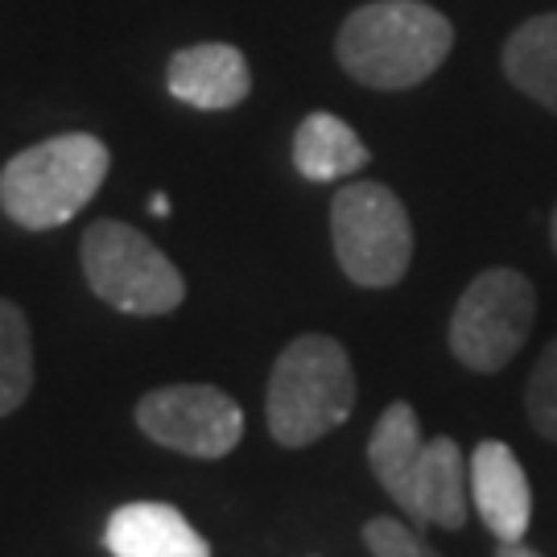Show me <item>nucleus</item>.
I'll use <instances>...</instances> for the list:
<instances>
[{"instance_id": "4468645a", "label": "nucleus", "mask_w": 557, "mask_h": 557, "mask_svg": "<svg viewBox=\"0 0 557 557\" xmlns=\"http://www.w3.org/2000/svg\"><path fill=\"white\" fill-rule=\"evenodd\" d=\"M34 388V335L17 301L0 298V418L25 405Z\"/></svg>"}, {"instance_id": "f257e3e1", "label": "nucleus", "mask_w": 557, "mask_h": 557, "mask_svg": "<svg viewBox=\"0 0 557 557\" xmlns=\"http://www.w3.org/2000/svg\"><path fill=\"white\" fill-rule=\"evenodd\" d=\"M455 50V25L425 0H372L343 21L338 66L372 91H405L438 71Z\"/></svg>"}, {"instance_id": "a211bd4d", "label": "nucleus", "mask_w": 557, "mask_h": 557, "mask_svg": "<svg viewBox=\"0 0 557 557\" xmlns=\"http://www.w3.org/2000/svg\"><path fill=\"white\" fill-rule=\"evenodd\" d=\"M149 211H153V215H170V199H165V195H158V199L149 202Z\"/></svg>"}, {"instance_id": "9b49d317", "label": "nucleus", "mask_w": 557, "mask_h": 557, "mask_svg": "<svg viewBox=\"0 0 557 557\" xmlns=\"http://www.w3.org/2000/svg\"><path fill=\"white\" fill-rule=\"evenodd\" d=\"M103 545L112 557H211V545L174 504L133 499L108 517Z\"/></svg>"}, {"instance_id": "9d476101", "label": "nucleus", "mask_w": 557, "mask_h": 557, "mask_svg": "<svg viewBox=\"0 0 557 557\" xmlns=\"http://www.w3.org/2000/svg\"><path fill=\"white\" fill-rule=\"evenodd\" d=\"M471 499H475L483 524L496 533L504 545L524 541L529 520H533V487L504 442H479L471 455Z\"/></svg>"}, {"instance_id": "7ed1b4c3", "label": "nucleus", "mask_w": 557, "mask_h": 557, "mask_svg": "<svg viewBox=\"0 0 557 557\" xmlns=\"http://www.w3.org/2000/svg\"><path fill=\"white\" fill-rule=\"evenodd\" d=\"M108 165V145L91 133H62L29 145L0 170V211L29 232L62 227L100 195Z\"/></svg>"}, {"instance_id": "f8f14e48", "label": "nucleus", "mask_w": 557, "mask_h": 557, "mask_svg": "<svg viewBox=\"0 0 557 557\" xmlns=\"http://www.w3.org/2000/svg\"><path fill=\"white\" fill-rule=\"evenodd\" d=\"M508 83L557 116V13H537L520 21L504 41Z\"/></svg>"}, {"instance_id": "ddd939ff", "label": "nucleus", "mask_w": 557, "mask_h": 557, "mask_svg": "<svg viewBox=\"0 0 557 557\" xmlns=\"http://www.w3.org/2000/svg\"><path fill=\"white\" fill-rule=\"evenodd\" d=\"M368 145L347 120L331 112H310L294 133V165L306 182H338L351 178L368 165Z\"/></svg>"}, {"instance_id": "1a4fd4ad", "label": "nucleus", "mask_w": 557, "mask_h": 557, "mask_svg": "<svg viewBox=\"0 0 557 557\" xmlns=\"http://www.w3.org/2000/svg\"><path fill=\"white\" fill-rule=\"evenodd\" d=\"M165 87L178 103H190L199 112H227V108L248 100L252 71L236 46L202 41V46H186L170 59Z\"/></svg>"}, {"instance_id": "423d86ee", "label": "nucleus", "mask_w": 557, "mask_h": 557, "mask_svg": "<svg viewBox=\"0 0 557 557\" xmlns=\"http://www.w3.org/2000/svg\"><path fill=\"white\" fill-rule=\"evenodd\" d=\"M331 239L347 281L388 289L409 273L413 223L384 182H351L331 202Z\"/></svg>"}, {"instance_id": "0eeeda50", "label": "nucleus", "mask_w": 557, "mask_h": 557, "mask_svg": "<svg viewBox=\"0 0 557 557\" xmlns=\"http://www.w3.org/2000/svg\"><path fill=\"white\" fill-rule=\"evenodd\" d=\"M537 319V289L517 269L479 273L450 314V351L471 372L508 368Z\"/></svg>"}, {"instance_id": "f3484780", "label": "nucleus", "mask_w": 557, "mask_h": 557, "mask_svg": "<svg viewBox=\"0 0 557 557\" xmlns=\"http://www.w3.org/2000/svg\"><path fill=\"white\" fill-rule=\"evenodd\" d=\"M496 557H541V554H537V549H529V545H520V541H508V545L499 541V554Z\"/></svg>"}, {"instance_id": "6ab92c4d", "label": "nucleus", "mask_w": 557, "mask_h": 557, "mask_svg": "<svg viewBox=\"0 0 557 557\" xmlns=\"http://www.w3.org/2000/svg\"><path fill=\"white\" fill-rule=\"evenodd\" d=\"M549 239H554V252H557V207H554V220H549Z\"/></svg>"}, {"instance_id": "2eb2a0df", "label": "nucleus", "mask_w": 557, "mask_h": 557, "mask_svg": "<svg viewBox=\"0 0 557 557\" xmlns=\"http://www.w3.org/2000/svg\"><path fill=\"white\" fill-rule=\"evenodd\" d=\"M524 409L541 438L557 442V338L541 351L537 368L529 376V393H524Z\"/></svg>"}, {"instance_id": "f03ea898", "label": "nucleus", "mask_w": 557, "mask_h": 557, "mask_svg": "<svg viewBox=\"0 0 557 557\" xmlns=\"http://www.w3.org/2000/svg\"><path fill=\"white\" fill-rule=\"evenodd\" d=\"M368 467L413 524H467V458L455 438H421L413 405L393 400L368 438Z\"/></svg>"}, {"instance_id": "6e6552de", "label": "nucleus", "mask_w": 557, "mask_h": 557, "mask_svg": "<svg viewBox=\"0 0 557 557\" xmlns=\"http://www.w3.org/2000/svg\"><path fill=\"white\" fill-rule=\"evenodd\" d=\"M145 438L190 458H223L244 438V409L215 384H165L137 400Z\"/></svg>"}, {"instance_id": "20e7f679", "label": "nucleus", "mask_w": 557, "mask_h": 557, "mask_svg": "<svg viewBox=\"0 0 557 557\" xmlns=\"http://www.w3.org/2000/svg\"><path fill=\"white\" fill-rule=\"evenodd\" d=\"M356 409V372L343 343L331 335L294 338L273 363L269 393H264V418L269 434L298 450L326 438Z\"/></svg>"}, {"instance_id": "39448f33", "label": "nucleus", "mask_w": 557, "mask_h": 557, "mask_svg": "<svg viewBox=\"0 0 557 557\" xmlns=\"http://www.w3.org/2000/svg\"><path fill=\"white\" fill-rule=\"evenodd\" d=\"M83 277L120 314L158 319L178 310L186 281L153 239L120 220H96L83 232Z\"/></svg>"}, {"instance_id": "dca6fc26", "label": "nucleus", "mask_w": 557, "mask_h": 557, "mask_svg": "<svg viewBox=\"0 0 557 557\" xmlns=\"http://www.w3.org/2000/svg\"><path fill=\"white\" fill-rule=\"evenodd\" d=\"M363 545L372 557H442L434 545H425L413 524H400L397 517H372L363 524Z\"/></svg>"}]
</instances>
